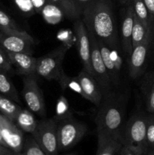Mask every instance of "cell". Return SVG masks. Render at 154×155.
I'll return each instance as SVG.
<instances>
[{"instance_id":"obj_1","label":"cell","mask_w":154,"mask_h":155,"mask_svg":"<svg viewBox=\"0 0 154 155\" xmlns=\"http://www.w3.org/2000/svg\"><path fill=\"white\" fill-rule=\"evenodd\" d=\"M82 21L98 40L110 48H118L117 27L110 0H92L83 9Z\"/></svg>"},{"instance_id":"obj_28","label":"cell","mask_w":154,"mask_h":155,"mask_svg":"<svg viewBox=\"0 0 154 155\" xmlns=\"http://www.w3.org/2000/svg\"><path fill=\"white\" fill-rule=\"evenodd\" d=\"M18 10L26 17H31L36 14L31 0H12Z\"/></svg>"},{"instance_id":"obj_11","label":"cell","mask_w":154,"mask_h":155,"mask_svg":"<svg viewBox=\"0 0 154 155\" xmlns=\"http://www.w3.org/2000/svg\"><path fill=\"white\" fill-rule=\"evenodd\" d=\"M74 31L76 36V45L79 54L83 65V70L93 76L91 64V45L86 26L82 20H76L74 24Z\"/></svg>"},{"instance_id":"obj_24","label":"cell","mask_w":154,"mask_h":155,"mask_svg":"<svg viewBox=\"0 0 154 155\" xmlns=\"http://www.w3.org/2000/svg\"><path fill=\"white\" fill-rule=\"evenodd\" d=\"M0 31L5 33H21L24 30H21L8 14L0 9Z\"/></svg>"},{"instance_id":"obj_35","label":"cell","mask_w":154,"mask_h":155,"mask_svg":"<svg viewBox=\"0 0 154 155\" xmlns=\"http://www.w3.org/2000/svg\"><path fill=\"white\" fill-rule=\"evenodd\" d=\"M75 1L82 8V9H84V8L85 7L88 3H90L92 0H75Z\"/></svg>"},{"instance_id":"obj_36","label":"cell","mask_w":154,"mask_h":155,"mask_svg":"<svg viewBox=\"0 0 154 155\" xmlns=\"http://www.w3.org/2000/svg\"><path fill=\"white\" fill-rule=\"evenodd\" d=\"M11 149L0 145V155H6L7 154H8L9 152H11Z\"/></svg>"},{"instance_id":"obj_40","label":"cell","mask_w":154,"mask_h":155,"mask_svg":"<svg viewBox=\"0 0 154 155\" xmlns=\"http://www.w3.org/2000/svg\"><path fill=\"white\" fill-rule=\"evenodd\" d=\"M148 155H154V151H151V152H149V154H148Z\"/></svg>"},{"instance_id":"obj_10","label":"cell","mask_w":154,"mask_h":155,"mask_svg":"<svg viewBox=\"0 0 154 155\" xmlns=\"http://www.w3.org/2000/svg\"><path fill=\"white\" fill-rule=\"evenodd\" d=\"M0 130L2 136L9 149L14 152H23L25 139L23 131L15 122L0 113Z\"/></svg>"},{"instance_id":"obj_37","label":"cell","mask_w":154,"mask_h":155,"mask_svg":"<svg viewBox=\"0 0 154 155\" xmlns=\"http://www.w3.org/2000/svg\"><path fill=\"white\" fill-rule=\"evenodd\" d=\"M0 145H2V146H4V147H5V148H8L7 145H6V144H5V142L4 139H3L2 136L1 130H0Z\"/></svg>"},{"instance_id":"obj_14","label":"cell","mask_w":154,"mask_h":155,"mask_svg":"<svg viewBox=\"0 0 154 155\" xmlns=\"http://www.w3.org/2000/svg\"><path fill=\"white\" fill-rule=\"evenodd\" d=\"M151 41L152 39L136 45L133 48L132 52L128 58L129 59L128 68H129V76L131 78H137L143 73L146 65V58H147Z\"/></svg>"},{"instance_id":"obj_30","label":"cell","mask_w":154,"mask_h":155,"mask_svg":"<svg viewBox=\"0 0 154 155\" xmlns=\"http://www.w3.org/2000/svg\"><path fill=\"white\" fill-rule=\"evenodd\" d=\"M0 69L4 71H11L12 70V64L9 59L7 52L3 48L0 46Z\"/></svg>"},{"instance_id":"obj_41","label":"cell","mask_w":154,"mask_h":155,"mask_svg":"<svg viewBox=\"0 0 154 155\" xmlns=\"http://www.w3.org/2000/svg\"><path fill=\"white\" fill-rule=\"evenodd\" d=\"M64 155H75V154H64Z\"/></svg>"},{"instance_id":"obj_7","label":"cell","mask_w":154,"mask_h":155,"mask_svg":"<svg viewBox=\"0 0 154 155\" xmlns=\"http://www.w3.org/2000/svg\"><path fill=\"white\" fill-rule=\"evenodd\" d=\"M88 32L89 39L91 45V64L93 77L98 83L102 90L103 95L107 92H110L112 86L111 80L109 77L102 57L97 38L91 31Z\"/></svg>"},{"instance_id":"obj_32","label":"cell","mask_w":154,"mask_h":155,"mask_svg":"<svg viewBox=\"0 0 154 155\" xmlns=\"http://www.w3.org/2000/svg\"><path fill=\"white\" fill-rule=\"evenodd\" d=\"M34 7L35 12L37 14H41L44 6L47 4L49 0H31Z\"/></svg>"},{"instance_id":"obj_26","label":"cell","mask_w":154,"mask_h":155,"mask_svg":"<svg viewBox=\"0 0 154 155\" xmlns=\"http://www.w3.org/2000/svg\"><path fill=\"white\" fill-rule=\"evenodd\" d=\"M69 117H72V113L69 110L67 100L65 97L60 96L57 100L56 105V115L54 118L59 121Z\"/></svg>"},{"instance_id":"obj_23","label":"cell","mask_w":154,"mask_h":155,"mask_svg":"<svg viewBox=\"0 0 154 155\" xmlns=\"http://www.w3.org/2000/svg\"><path fill=\"white\" fill-rule=\"evenodd\" d=\"M0 93L15 102H20L17 89H15L12 82L5 74L4 71L2 69H0Z\"/></svg>"},{"instance_id":"obj_39","label":"cell","mask_w":154,"mask_h":155,"mask_svg":"<svg viewBox=\"0 0 154 155\" xmlns=\"http://www.w3.org/2000/svg\"><path fill=\"white\" fill-rule=\"evenodd\" d=\"M131 1V0H119V2H120V3L122 5H125V4H127V3H128L129 2Z\"/></svg>"},{"instance_id":"obj_38","label":"cell","mask_w":154,"mask_h":155,"mask_svg":"<svg viewBox=\"0 0 154 155\" xmlns=\"http://www.w3.org/2000/svg\"><path fill=\"white\" fill-rule=\"evenodd\" d=\"M6 155H24V153H23V152L18 153V152H14V151H11V152H9L8 154H7Z\"/></svg>"},{"instance_id":"obj_22","label":"cell","mask_w":154,"mask_h":155,"mask_svg":"<svg viewBox=\"0 0 154 155\" xmlns=\"http://www.w3.org/2000/svg\"><path fill=\"white\" fill-rule=\"evenodd\" d=\"M40 15H42L44 20L50 24H58L63 17H65L61 9L51 1H48L44 6Z\"/></svg>"},{"instance_id":"obj_25","label":"cell","mask_w":154,"mask_h":155,"mask_svg":"<svg viewBox=\"0 0 154 155\" xmlns=\"http://www.w3.org/2000/svg\"><path fill=\"white\" fill-rule=\"evenodd\" d=\"M131 2L135 16L146 27H152L150 19H149V13L143 0H131Z\"/></svg>"},{"instance_id":"obj_12","label":"cell","mask_w":154,"mask_h":155,"mask_svg":"<svg viewBox=\"0 0 154 155\" xmlns=\"http://www.w3.org/2000/svg\"><path fill=\"white\" fill-rule=\"evenodd\" d=\"M101 57L108 72L112 85L117 86L119 83V75L122 68V60L118 52L117 48H110L101 41L98 40Z\"/></svg>"},{"instance_id":"obj_27","label":"cell","mask_w":154,"mask_h":155,"mask_svg":"<svg viewBox=\"0 0 154 155\" xmlns=\"http://www.w3.org/2000/svg\"><path fill=\"white\" fill-rule=\"evenodd\" d=\"M23 153L24 155H48L38 145L33 136L25 139Z\"/></svg>"},{"instance_id":"obj_4","label":"cell","mask_w":154,"mask_h":155,"mask_svg":"<svg viewBox=\"0 0 154 155\" xmlns=\"http://www.w3.org/2000/svg\"><path fill=\"white\" fill-rule=\"evenodd\" d=\"M69 48L67 45L63 44L48 54L37 58L36 74L46 80L60 81L65 74L62 69V62Z\"/></svg>"},{"instance_id":"obj_34","label":"cell","mask_w":154,"mask_h":155,"mask_svg":"<svg viewBox=\"0 0 154 155\" xmlns=\"http://www.w3.org/2000/svg\"><path fill=\"white\" fill-rule=\"evenodd\" d=\"M120 153H121V155H135L134 153L132 152V151H131V150L128 149V148H126V147H124V146L122 147Z\"/></svg>"},{"instance_id":"obj_8","label":"cell","mask_w":154,"mask_h":155,"mask_svg":"<svg viewBox=\"0 0 154 155\" xmlns=\"http://www.w3.org/2000/svg\"><path fill=\"white\" fill-rule=\"evenodd\" d=\"M23 97L30 111L39 116L45 114V101L35 75L24 76Z\"/></svg>"},{"instance_id":"obj_17","label":"cell","mask_w":154,"mask_h":155,"mask_svg":"<svg viewBox=\"0 0 154 155\" xmlns=\"http://www.w3.org/2000/svg\"><path fill=\"white\" fill-rule=\"evenodd\" d=\"M12 66L16 68L17 73L24 76L35 75L37 58L27 53H12L6 51Z\"/></svg>"},{"instance_id":"obj_15","label":"cell","mask_w":154,"mask_h":155,"mask_svg":"<svg viewBox=\"0 0 154 155\" xmlns=\"http://www.w3.org/2000/svg\"><path fill=\"white\" fill-rule=\"evenodd\" d=\"M127 4H128V5L127 6L124 13L122 26H121V43L124 52L128 56V58H129L133 50L131 36H132L133 25H134V12L131 1Z\"/></svg>"},{"instance_id":"obj_42","label":"cell","mask_w":154,"mask_h":155,"mask_svg":"<svg viewBox=\"0 0 154 155\" xmlns=\"http://www.w3.org/2000/svg\"><path fill=\"white\" fill-rule=\"evenodd\" d=\"M0 4H1V2H0Z\"/></svg>"},{"instance_id":"obj_13","label":"cell","mask_w":154,"mask_h":155,"mask_svg":"<svg viewBox=\"0 0 154 155\" xmlns=\"http://www.w3.org/2000/svg\"><path fill=\"white\" fill-rule=\"evenodd\" d=\"M75 78L81 86L82 96L98 107L102 100L103 92L93 76L83 70Z\"/></svg>"},{"instance_id":"obj_18","label":"cell","mask_w":154,"mask_h":155,"mask_svg":"<svg viewBox=\"0 0 154 155\" xmlns=\"http://www.w3.org/2000/svg\"><path fill=\"white\" fill-rule=\"evenodd\" d=\"M152 28L147 27L141 21L138 19L134 15V25H133L132 36V47L143 43L148 40L152 39Z\"/></svg>"},{"instance_id":"obj_3","label":"cell","mask_w":154,"mask_h":155,"mask_svg":"<svg viewBox=\"0 0 154 155\" xmlns=\"http://www.w3.org/2000/svg\"><path fill=\"white\" fill-rule=\"evenodd\" d=\"M146 122L147 116L136 114L125 124L121 133L123 146L131 150L135 155H142L147 149Z\"/></svg>"},{"instance_id":"obj_20","label":"cell","mask_w":154,"mask_h":155,"mask_svg":"<svg viewBox=\"0 0 154 155\" xmlns=\"http://www.w3.org/2000/svg\"><path fill=\"white\" fill-rule=\"evenodd\" d=\"M14 122L23 132L31 134L37 126V121L35 119L33 112L26 109H21Z\"/></svg>"},{"instance_id":"obj_16","label":"cell","mask_w":154,"mask_h":155,"mask_svg":"<svg viewBox=\"0 0 154 155\" xmlns=\"http://www.w3.org/2000/svg\"><path fill=\"white\" fill-rule=\"evenodd\" d=\"M98 133V149L96 155H116L123 147L120 136L107 134L102 132Z\"/></svg>"},{"instance_id":"obj_2","label":"cell","mask_w":154,"mask_h":155,"mask_svg":"<svg viewBox=\"0 0 154 155\" xmlns=\"http://www.w3.org/2000/svg\"><path fill=\"white\" fill-rule=\"evenodd\" d=\"M126 95L111 91L103 95L95 117L97 132L120 136L125 125Z\"/></svg>"},{"instance_id":"obj_31","label":"cell","mask_w":154,"mask_h":155,"mask_svg":"<svg viewBox=\"0 0 154 155\" xmlns=\"http://www.w3.org/2000/svg\"><path fill=\"white\" fill-rule=\"evenodd\" d=\"M146 108L150 114H154V79L146 95Z\"/></svg>"},{"instance_id":"obj_9","label":"cell","mask_w":154,"mask_h":155,"mask_svg":"<svg viewBox=\"0 0 154 155\" xmlns=\"http://www.w3.org/2000/svg\"><path fill=\"white\" fill-rule=\"evenodd\" d=\"M36 42L26 31L21 33H5L0 31V46L8 52L32 54Z\"/></svg>"},{"instance_id":"obj_29","label":"cell","mask_w":154,"mask_h":155,"mask_svg":"<svg viewBox=\"0 0 154 155\" xmlns=\"http://www.w3.org/2000/svg\"><path fill=\"white\" fill-rule=\"evenodd\" d=\"M146 142L148 146L154 148V114H150L149 116H147Z\"/></svg>"},{"instance_id":"obj_33","label":"cell","mask_w":154,"mask_h":155,"mask_svg":"<svg viewBox=\"0 0 154 155\" xmlns=\"http://www.w3.org/2000/svg\"><path fill=\"white\" fill-rule=\"evenodd\" d=\"M150 15H154V0H143Z\"/></svg>"},{"instance_id":"obj_19","label":"cell","mask_w":154,"mask_h":155,"mask_svg":"<svg viewBox=\"0 0 154 155\" xmlns=\"http://www.w3.org/2000/svg\"><path fill=\"white\" fill-rule=\"evenodd\" d=\"M58 6L64 14L65 18L70 20L79 19L82 17L83 9L75 0H49Z\"/></svg>"},{"instance_id":"obj_6","label":"cell","mask_w":154,"mask_h":155,"mask_svg":"<svg viewBox=\"0 0 154 155\" xmlns=\"http://www.w3.org/2000/svg\"><path fill=\"white\" fill-rule=\"evenodd\" d=\"M57 120L55 118L37 123L32 136L48 155H57L59 151L57 140Z\"/></svg>"},{"instance_id":"obj_21","label":"cell","mask_w":154,"mask_h":155,"mask_svg":"<svg viewBox=\"0 0 154 155\" xmlns=\"http://www.w3.org/2000/svg\"><path fill=\"white\" fill-rule=\"evenodd\" d=\"M21 109L17 102L0 94V113L2 114L14 122Z\"/></svg>"},{"instance_id":"obj_5","label":"cell","mask_w":154,"mask_h":155,"mask_svg":"<svg viewBox=\"0 0 154 155\" xmlns=\"http://www.w3.org/2000/svg\"><path fill=\"white\" fill-rule=\"evenodd\" d=\"M85 124L72 117L57 121V140L59 151H64L76 145L87 133Z\"/></svg>"}]
</instances>
